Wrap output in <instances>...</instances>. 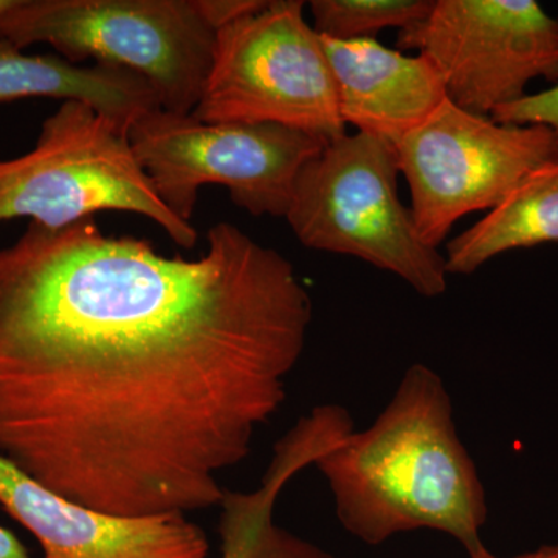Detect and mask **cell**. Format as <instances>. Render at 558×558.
<instances>
[{"instance_id": "277c9868", "label": "cell", "mask_w": 558, "mask_h": 558, "mask_svg": "<svg viewBox=\"0 0 558 558\" xmlns=\"http://www.w3.org/2000/svg\"><path fill=\"white\" fill-rule=\"evenodd\" d=\"M215 39L196 0H16L0 20V40L21 50L49 44L73 64L131 70L161 109L182 116L199 102Z\"/></svg>"}, {"instance_id": "9c48e42d", "label": "cell", "mask_w": 558, "mask_h": 558, "mask_svg": "<svg viewBox=\"0 0 558 558\" xmlns=\"http://www.w3.org/2000/svg\"><path fill=\"white\" fill-rule=\"evenodd\" d=\"M398 46L428 58L447 98L480 116L526 97L534 80L558 84V20L535 0H435Z\"/></svg>"}, {"instance_id": "30bf717a", "label": "cell", "mask_w": 558, "mask_h": 558, "mask_svg": "<svg viewBox=\"0 0 558 558\" xmlns=\"http://www.w3.org/2000/svg\"><path fill=\"white\" fill-rule=\"evenodd\" d=\"M0 506L38 539L40 558H207L189 515L126 519L69 501L0 457Z\"/></svg>"}, {"instance_id": "e0dca14e", "label": "cell", "mask_w": 558, "mask_h": 558, "mask_svg": "<svg viewBox=\"0 0 558 558\" xmlns=\"http://www.w3.org/2000/svg\"><path fill=\"white\" fill-rule=\"evenodd\" d=\"M196 5L204 20L218 32L233 21L263 10L267 2L264 0H196Z\"/></svg>"}, {"instance_id": "8992f818", "label": "cell", "mask_w": 558, "mask_h": 558, "mask_svg": "<svg viewBox=\"0 0 558 558\" xmlns=\"http://www.w3.org/2000/svg\"><path fill=\"white\" fill-rule=\"evenodd\" d=\"M193 116L204 123H270L325 140L347 134L322 36L301 0H271L216 32Z\"/></svg>"}, {"instance_id": "3957f363", "label": "cell", "mask_w": 558, "mask_h": 558, "mask_svg": "<svg viewBox=\"0 0 558 558\" xmlns=\"http://www.w3.org/2000/svg\"><path fill=\"white\" fill-rule=\"evenodd\" d=\"M399 174L395 143L347 132L301 170L284 219L307 248L354 256L436 299L449 286L446 258L418 236Z\"/></svg>"}, {"instance_id": "2e32d148", "label": "cell", "mask_w": 558, "mask_h": 558, "mask_svg": "<svg viewBox=\"0 0 558 558\" xmlns=\"http://www.w3.org/2000/svg\"><path fill=\"white\" fill-rule=\"evenodd\" d=\"M492 119L509 124H543L558 132V84L495 110Z\"/></svg>"}, {"instance_id": "5bb4252c", "label": "cell", "mask_w": 558, "mask_h": 558, "mask_svg": "<svg viewBox=\"0 0 558 558\" xmlns=\"http://www.w3.org/2000/svg\"><path fill=\"white\" fill-rule=\"evenodd\" d=\"M558 242V160L521 180L501 204L447 244L449 275H472L510 250Z\"/></svg>"}, {"instance_id": "ac0fdd59", "label": "cell", "mask_w": 558, "mask_h": 558, "mask_svg": "<svg viewBox=\"0 0 558 558\" xmlns=\"http://www.w3.org/2000/svg\"><path fill=\"white\" fill-rule=\"evenodd\" d=\"M0 558H32L24 543L3 526H0Z\"/></svg>"}, {"instance_id": "52a82bcc", "label": "cell", "mask_w": 558, "mask_h": 558, "mask_svg": "<svg viewBox=\"0 0 558 558\" xmlns=\"http://www.w3.org/2000/svg\"><path fill=\"white\" fill-rule=\"evenodd\" d=\"M132 154L157 196L190 222L204 185H223L255 218H286L301 170L325 140L270 123H204L150 110L128 130Z\"/></svg>"}, {"instance_id": "4fadbf2b", "label": "cell", "mask_w": 558, "mask_h": 558, "mask_svg": "<svg viewBox=\"0 0 558 558\" xmlns=\"http://www.w3.org/2000/svg\"><path fill=\"white\" fill-rule=\"evenodd\" d=\"M24 98L84 102L126 130L161 108L153 86L131 70L73 64L60 54H25L0 40V105Z\"/></svg>"}, {"instance_id": "6da1fadb", "label": "cell", "mask_w": 558, "mask_h": 558, "mask_svg": "<svg viewBox=\"0 0 558 558\" xmlns=\"http://www.w3.org/2000/svg\"><path fill=\"white\" fill-rule=\"evenodd\" d=\"M207 240L172 258L87 218L0 248V457L108 515L220 505L288 398L312 299L240 227Z\"/></svg>"}, {"instance_id": "8fae6325", "label": "cell", "mask_w": 558, "mask_h": 558, "mask_svg": "<svg viewBox=\"0 0 558 558\" xmlns=\"http://www.w3.org/2000/svg\"><path fill=\"white\" fill-rule=\"evenodd\" d=\"M341 120L395 143L447 100L442 75L428 58L409 57L379 40L323 38Z\"/></svg>"}, {"instance_id": "d6986e66", "label": "cell", "mask_w": 558, "mask_h": 558, "mask_svg": "<svg viewBox=\"0 0 558 558\" xmlns=\"http://www.w3.org/2000/svg\"><path fill=\"white\" fill-rule=\"evenodd\" d=\"M469 558H506L498 557L492 554L490 550L484 546L478 553L473 554ZM508 558H558V543L557 545H545L542 548L532 550V553L521 554V556L508 557Z\"/></svg>"}, {"instance_id": "7a4b0ae2", "label": "cell", "mask_w": 558, "mask_h": 558, "mask_svg": "<svg viewBox=\"0 0 558 558\" xmlns=\"http://www.w3.org/2000/svg\"><path fill=\"white\" fill-rule=\"evenodd\" d=\"M337 519L379 546L405 532H442L470 556L484 548L488 509L478 469L454 425L442 377L416 363L371 427L352 429L315 461Z\"/></svg>"}, {"instance_id": "5b68a950", "label": "cell", "mask_w": 558, "mask_h": 558, "mask_svg": "<svg viewBox=\"0 0 558 558\" xmlns=\"http://www.w3.org/2000/svg\"><path fill=\"white\" fill-rule=\"evenodd\" d=\"M98 211L145 216L186 250L199 240L157 196L126 128L84 102L62 101L44 120L31 153L0 160V223L28 218L61 229Z\"/></svg>"}, {"instance_id": "9a60e30c", "label": "cell", "mask_w": 558, "mask_h": 558, "mask_svg": "<svg viewBox=\"0 0 558 558\" xmlns=\"http://www.w3.org/2000/svg\"><path fill=\"white\" fill-rule=\"evenodd\" d=\"M435 0H312L314 31L337 40L376 39L384 28L399 31L424 20Z\"/></svg>"}, {"instance_id": "ffe728a7", "label": "cell", "mask_w": 558, "mask_h": 558, "mask_svg": "<svg viewBox=\"0 0 558 558\" xmlns=\"http://www.w3.org/2000/svg\"><path fill=\"white\" fill-rule=\"evenodd\" d=\"M14 2H16V0H0V20H2L3 14L14 5Z\"/></svg>"}, {"instance_id": "ba28073f", "label": "cell", "mask_w": 558, "mask_h": 558, "mask_svg": "<svg viewBox=\"0 0 558 558\" xmlns=\"http://www.w3.org/2000/svg\"><path fill=\"white\" fill-rule=\"evenodd\" d=\"M395 148L418 236L439 248L459 219L490 211L527 174L558 160V132L499 123L447 98Z\"/></svg>"}, {"instance_id": "7c38bea8", "label": "cell", "mask_w": 558, "mask_h": 558, "mask_svg": "<svg viewBox=\"0 0 558 558\" xmlns=\"http://www.w3.org/2000/svg\"><path fill=\"white\" fill-rule=\"evenodd\" d=\"M354 429L344 407L318 405L278 440L263 483L253 492L226 490L220 501V558H337L278 526L275 506L282 488Z\"/></svg>"}]
</instances>
